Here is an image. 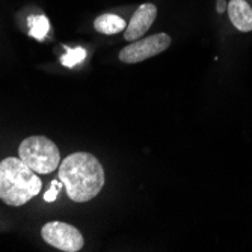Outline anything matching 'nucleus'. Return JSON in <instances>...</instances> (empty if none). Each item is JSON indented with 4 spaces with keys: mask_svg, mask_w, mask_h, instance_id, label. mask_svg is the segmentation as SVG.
I'll return each mask as SVG.
<instances>
[{
    "mask_svg": "<svg viewBox=\"0 0 252 252\" xmlns=\"http://www.w3.org/2000/svg\"><path fill=\"white\" fill-rule=\"evenodd\" d=\"M59 177L66 195L76 202L95 198L104 186V171L97 157L89 153H73L59 166Z\"/></svg>",
    "mask_w": 252,
    "mask_h": 252,
    "instance_id": "nucleus-1",
    "label": "nucleus"
},
{
    "mask_svg": "<svg viewBox=\"0 0 252 252\" xmlns=\"http://www.w3.org/2000/svg\"><path fill=\"white\" fill-rule=\"evenodd\" d=\"M41 178L21 158L6 157L0 162V199L12 207L31 201L41 190Z\"/></svg>",
    "mask_w": 252,
    "mask_h": 252,
    "instance_id": "nucleus-2",
    "label": "nucleus"
},
{
    "mask_svg": "<svg viewBox=\"0 0 252 252\" xmlns=\"http://www.w3.org/2000/svg\"><path fill=\"white\" fill-rule=\"evenodd\" d=\"M20 158L36 174H50L61 165V153L45 136H31L20 144Z\"/></svg>",
    "mask_w": 252,
    "mask_h": 252,
    "instance_id": "nucleus-3",
    "label": "nucleus"
},
{
    "mask_svg": "<svg viewBox=\"0 0 252 252\" xmlns=\"http://www.w3.org/2000/svg\"><path fill=\"white\" fill-rule=\"evenodd\" d=\"M41 236L50 246L65 252H77L83 248V237L80 231L76 226L65 222L45 223L41 230Z\"/></svg>",
    "mask_w": 252,
    "mask_h": 252,
    "instance_id": "nucleus-4",
    "label": "nucleus"
},
{
    "mask_svg": "<svg viewBox=\"0 0 252 252\" xmlns=\"http://www.w3.org/2000/svg\"><path fill=\"white\" fill-rule=\"evenodd\" d=\"M169 45H171V36L168 33H156L124 47L120 53V61L126 63L142 62L145 59H150L158 53L165 52Z\"/></svg>",
    "mask_w": 252,
    "mask_h": 252,
    "instance_id": "nucleus-5",
    "label": "nucleus"
},
{
    "mask_svg": "<svg viewBox=\"0 0 252 252\" xmlns=\"http://www.w3.org/2000/svg\"><path fill=\"white\" fill-rule=\"evenodd\" d=\"M157 17V8L153 3H144L136 9L130 23L124 29V38L127 41H136L148 32Z\"/></svg>",
    "mask_w": 252,
    "mask_h": 252,
    "instance_id": "nucleus-6",
    "label": "nucleus"
},
{
    "mask_svg": "<svg viewBox=\"0 0 252 252\" xmlns=\"http://www.w3.org/2000/svg\"><path fill=\"white\" fill-rule=\"evenodd\" d=\"M226 11L236 29L240 32L252 31V8L246 0H230V3L226 5Z\"/></svg>",
    "mask_w": 252,
    "mask_h": 252,
    "instance_id": "nucleus-7",
    "label": "nucleus"
},
{
    "mask_svg": "<svg viewBox=\"0 0 252 252\" xmlns=\"http://www.w3.org/2000/svg\"><path fill=\"white\" fill-rule=\"evenodd\" d=\"M94 28L97 29V32H101L104 35H113L123 32L127 28V23L123 17H118L115 14H103L95 18Z\"/></svg>",
    "mask_w": 252,
    "mask_h": 252,
    "instance_id": "nucleus-8",
    "label": "nucleus"
},
{
    "mask_svg": "<svg viewBox=\"0 0 252 252\" xmlns=\"http://www.w3.org/2000/svg\"><path fill=\"white\" fill-rule=\"evenodd\" d=\"M28 25H29V35L38 41H42L50 31V21L44 15H38V17L31 15L28 18Z\"/></svg>",
    "mask_w": 252,
    "mask_h": 252,
    "instance_id": "nucleus-9",
    "label": "nucleus"
},
{
    "mask_svg": "<svg viewBox=\"0 0 252 252\" xmlns=\"http://www.w3.org/2000/svg\"><path fill=\"white\" fill-rule=\"evenodd\" d=\"M65 50L66 53L61 58V63L66 68H73L79 65L86 58V50L83 47H74V49L65 47Z\"/></svg>",
    "mask_w": 252,
    "mask_h": 252,
    "instance_id": "nucleus-10",
    "label": "nucleus"
},
{
    "mask_svg": "<svg viewBox=\"0 0 252 252\" xmlns=\"http://www.w3.org/2000/svg\"><path fill=\"white\" fill-rule=\"evenodd\" d=\"M62 188H63L62 181L53 180V181L50 183V189L44 193V201H47V202H55Z\"/></svg>",
    "mask_w": 252,
    "mask_h": 252,
    "instance_id": "nucleus-11",
    "label": "nucleus"
},
{
    "mask_svg": "<svg viewBox=\"0 0 252 252\" xmlns=\"http://www.w3.org/2000/svg\"><path fill=\"white\" fill-rule=\"evenodd\" d=\"M226 5H228V3H226V0H218V5H216V6H218V8H216L218 12H219V14L225 12V11H226Z\"/></svg>",
    "mask_w": 252,
    "mask_h": 252,
    "instance_id": "nucleus-12",
    "label": "nucleus"
}]
</instances>
